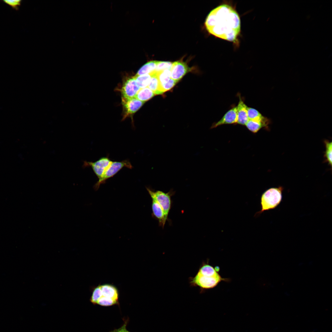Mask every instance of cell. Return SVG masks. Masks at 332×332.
Masks as SVG:
<instances>
[{"instance_id":"7402d4cb","label":"cell","mask_w":332,"mask_h":332,"mask_svg":"<svg viewBox=\"0 0 332 332\" xmlns=\"http://www.w3.org/2000/svg\"><path fill=\"white\" fill-rule=\"evenodd\" d=\"M92 294L90 299V302L93 304H97L98 299L102 295V291L100 285L92 288Z\"/></svg>"},{"instance_id":"30bf717a","label":"cell","mask_w":332,"mask_h":332,"mask_svg":"<svg viewBox=\"0 0 332 332\" xmlns=\"http://www.w3.org/2000/svg\"><path fill=\"white\" fill-rule=\"evenodd\" d=\"M237 120V106H234L227 111L220 120L213 123L211 128H215L224 124L236 123Z\"/></svg>"},{"instance_id":"8fae6325","label":"cell","mask_w":332,"mask_h":332,"mask_svg":"<svg viewBox=\"0 0 332 332\" xmlns=\"http://www.w3.org/2000/svg\"><path fill=\"white\" fill-rule=\"evenodd\" d=\"M152 216L158 220L159 226L164 228L168 218L166 217L161 206L153 200H152Z\"/></svg>"},{"instance_id":"ac0fdd59","label":"cell","mask_w":332,"mask_h":332,"mask_svg":"<svg viewBox=\"0 0 332 332\" xmlns=\"http://www.w3.org/2000/svg\"><path fill=\"white\" fill-rule=\"evenodd\" d=\"M152 76L151 74H146L134 77L137 85L141 89L148 87Z\"/></svg>"},{"instance_id":"ffe728a7","label":"cell","mask_w":332,"mask_h":332,"mask_svg":"<svg viewBox=\"0 0 332 332\" xmlns=\"http://www.w3.org/2000/svg\"><path fill=\"white\" fill-rule=\"evenodd\" d=\"M118 304V301L103 296L98 299L97 303V304L106 306L117 305Z\"/></svg>"},{"instance_id":"6da1fadb","label":"cell","mask_w":332,"mask_h":332,"mask_svg":"<svg viewBox=\"0 0 332 332\" xmlns=\"http://www.w3.org/2000/svg\"><path fill=\"white\" fill-rule=\"evenodd\" d=\"M205 25L211 34L234 42H236L240 32V17L234 8L227 4L212 10L208 15Z\"/></svg>"},{"instance_id":"5bb4252c","label":"cell","mask_w":332,"mask_h":332,"mask_svg":"<svg viewBox=\"0 0 332 332\" xmlns=\"http://www.w3.org/2000/svg\"><path fill=\"white\" fill-rule=\"evenodd\" d=\"M100 285L102 291V296L118 301L119 292L117 288L115 286L109 284Z\"/></svg>"},{"instance_id":"4fadbf2b","label":"cell","mask_w":332,"mask_h":332,"mask_svg":"<svg viewBox=\"0 0 332 332\" xmlns=\"http://www.w3.org/2000/svg\"><path fill=\"white\" fill-rule=\"evenodd\" d=\"M269 121L266 117L261 120H249L245 125L247 128L252 132L255 133L260 129L266 127L269 124Z\"/></svg>"},{"instance_id":"9c48e42d","label":"cell","mask_w":332,"mask_h":332,"mask_svg":"<svg viewBox=\"0 0 332 332\" xmlns=\"http://www.w3.org/2000/svg\"><path fill=\"white\" fill-rule=\"evenodd\" d=\"M144 102L135 98H126L122 97V103L125 113L127 114H132L136 112Z\"/></svg>"},{"instance_id":"d6986e66","label":"cell","mask_w":332,"mask_h":332,"mask_svg":"<svg viewBox=\"0 0 332 332\" xmlns=\"http://www.w3.org/2000/svg\"><path fill=\"white\" fill-rule=\"evenodd\" d=\"M247 110L249 120H261L265 117L263 116L258 111L254 108L247 106Z\"/></svg>"},{"instance_id":"277c9868","label":"cell","mask_w":332,"mask_h":332,"mask_svg":"<svg viewBox=\"0 0 332 332\" xmlns=\"http://www.w3.org/2000/svg\"><path fill=\"white\" fill-rule=\"evenodd\" d=\"M146 188L152 200H155L160 205L168 218L172 207L171 196L174 194V192L171 189L168 192L165 193L160 190L154 191L148 187Z\"/></svg>"},{"instance_id":"4316f807","label":"cell","mask_w":332,"mask_h":332,"mask_svg":"<svg viewBox=\"0 0 332 332\" xmlns=\"http://www.w3.org/2000/svg\"><path fill=\"white\" fill-rule=\"evenodd\" d=\"M128 323L127 320H126L124 324L120 328L118 329H115L110 331V332H131L128 331L126 329V326Z\"/></svg>"},{"instance_id":"8992f818","label":"cell","mask_w":332,"mask_h":332,"mask_svg":"<svg viewBox=\"0 0 332 332\" xmlns=\"http://www.w3.org/2000/svg\"><path fill=\"white\" fill-rule=\"evenodd\" d=\"M112 161L108 156L104 157L94 162L85 161L83 166L84 167H91L99 180L102 176Z\"/></svg>"},{"instance_id":"603a6c76","label":"cell","mask_w":332,"mask_h":332,"mask_svg":"<svg viewBox=\"0 0 332 332\" xmlns=\"http://www.w3.org/2000/svg\"><path fill=\"white\" fill-rule=\"evenodd\" d=\"M172 62L168 61H157L155 73H157L165 69L171 70Z\"/></svg>"},{"instance_id":"5b68a950","label":"cell","mask_w":332,"mask_h":332,"mask_svg":"<svg viewBox=\"0 0 332 332\" xmlns=\"http://www.w3.org/2000/svg\"><path fill=\"white\" fill-rule=\"evenodd\" d=\"M124 167L132 169L133 167L128 160H125L121 161H112L101 178L94 185V189L96 190H97L101 184L105 183L107 180L113 177Z\"/></svg>"},{"instance_id":"e0dca14e","label":"cell","mask_w":332,"mask_h":332,"mask_svg":"<svg viewBox=\"0 0 332 332\" xmlns=\"http://www.w3.org/2000/svg\"><path fill=\"white\" fill-rule=\"evenodd\" d=\"M151 74L152 77L148 87L155 95L162 94L160 90L159 81L156 74L154 73Z\"/></svg>"},{"instance_id":"7a4b0ae2","label":"cell","mask_w":332,"mask_h":332,"mask_svg":"<svg viewBox=\"0 0 332 332\" xmlns=\"http://www.w3.org/2000/svg\"><path fill=\"white\" fill-rule=\"evenodd\" d=\"M219 268L214 267L207 262H203L195 276L189 278V283L192 287H198L201 292L216 287L222 281L228 282L229 278H223L219 273Z\"/></svg>"},{"instance_id":"3957f363","label":"cell","mask_w":332,"mask_h":332,"mask_svg":"<svg viewBox=\"0 0 332 332\" xmlns=\"http://www.w3.org/2000/svg\"><path fill=\"white\" fill-rule=\"evenodd\" d=\"M284 188L283 187L271 188L266 190L260 198L261 210L254 216H258L264 211L274 209L280 204L282 200Z\"/></svg>"},{"instance_id":"7c38bea8","label":"cell","mask_w":332,"mask_h":332,"mask_svg":"<svg viewBox=\"0 0 332 332\" xmlns=\"http://www.w3.org/2000/svg\"><path fill=\"white\" fill-rule=\"evenodd\" d=\"M239 101L237 106V123L245 125L249 120L247 110V106L239 96Z\"/></svg>"},{"instance_id":"484cf974","label":"cell","mask_w":332,"mask_h":332,"mask_svg":"<svg viewBox=\"0 0 332 332\" xmlns=\"http://www.w3.org/2000/svg\"><path fill=\"white\" fill-rule=\"evenodd\" d=\"M3 1L7 4L16 10L19 9L21 6L22 1L21 0H4Z\"/></svg>"},{"instance_id":"44dd1931","label":"cell","mask_w":332,"mask_h":332,"mask_svg":"<svg viewBox=\"0 0 332 332\" xmlns=\"http://www.w3.org/2000/svg\"><path fill=\"white\" fill-rule=\"evenodd\" d=\"M156 74L160 84H162L168 82L171 78V70L165 69L160 71Z\"/></svg>"},{"instance_id":"9a60e30c","label":"cell","mask_w":332,"mask_h":332,"mask_svg":"<svg viewBox=\"0 0 332 332\" xmlns=\"http://www.w3.org/2000/svg\"><path fill=\"white\" fill-rule=\"evenodd\" d=\"M157 62V61H151L147 62L140 68L135 76L154 73L156 68Z\"/></svg>"},{"instance_id":"d4e9b609","label":"cell","mask_w":332,"mask_h":332,"mask_svg":"<svg viewBox=\"0 0 332 332\" xmlns=\"http://www.w3.org/2000/svg\"><path fill=\"white\" fill-rule=\"evenodd\" d=\"M177 82L170 78L167 82L162 84H160V90L162 94L173 88Z\"/></svg>"},{"instance_id":"ba28073f","label":"cell","mask_w":332,"mask_h":332,"mask_svg":"<svg viewBox=\"0 0 332 332\" xmlns=\"http://www.w3.org/2000/svg\"><path fill=\"white\" fill-rule=\"evenodd\" d=\"M140 89L134 77L129 78L124 82L121 88L122 97L126 98H135Z\"/></svg>"},{"instance_id":"2e32d148","label":"cell","mask_w":332,"mask_h":332,"mask_svg":"<svg viewBox=\"0 0 332 332\" xmlns=\"http://www.w3.org/2000/svg\"><path fill=\"white\" fill-rule=\"evenodd\" d=\"M155 94L148 87L141 89L139 91L135 98L145 102L152 97Z\"/></svg>"},{"instance_id":"52a82bcc","label":"cell","mask_w":332,"mask_h":332,"mask_svg":"<svg viewBox=\"0 0 332 332\" xmlns=\"http://www.w3.org/2000/svg\"><path fill=\"white\" fill-rule=\"evenodd\" d=\"M191 69L187 64L182 60L173 62L170 70L171 78L177 82Z\"/></svg>"},{"instance_id":"cb8c5ba5","label":"cell","mask_w":332,"mask_h":332,"mask_svg":"<svg viewBox=\"0 0 332 332\" xmlns=\"http://www.w3.org/2000/svg\"><path fill=\"white\" fill-rule=\"evenodd\" d=\"M326 146V151L325 153V157L329 164L332 165V142L327 140L325 141Z\"/></svg>"}]
</instances>
